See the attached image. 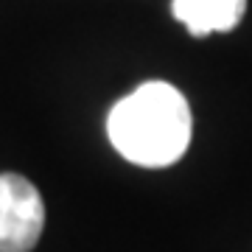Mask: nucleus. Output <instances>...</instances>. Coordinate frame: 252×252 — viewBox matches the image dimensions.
<instances>
[{"label": "nucleus", "instance_id": "nucleus-2", "mask_svg": "<svg viewBox=\"0 0 252 252\" xmlns=\"http://www.w3.org/2000/svg\"><path fill=\"white\" fill-rule=\"evenodd\" d=\"M45 227V202L20 174H0V252H31Z\"/></svg>", "mask_w": 252, "mask_h": 252}, {"label": "nucleus", "instance_id": "nucleus-3", "mask_svg": "<svg viewBox=\"0 0 252 252\" xmlns=\"http://www.w3.org/2000/svg\"><path fill=\"white\" fill-rule=\"evenodd\" d=\"M171 14L190 36L233 31L247 14V0H171Z\"/></svg>", "mask_w": 252, "mask_h": 252}, {"label": "nucleus", "instance_id": "nucleus-1", "mask_svg": "<svg viewBox=\"0 0 252 252\" xmlns=\"http://www.w3.org/2000/svg\"><path fill=\"white\" fill-rule=\"evenodd\" d=\"M107 135L124 160L143 168H165L188 152L193 118L174 84L146 81L109 109Z\"/></svg>", "mask_w": 252, "mask_h": 252}]
</instances>
